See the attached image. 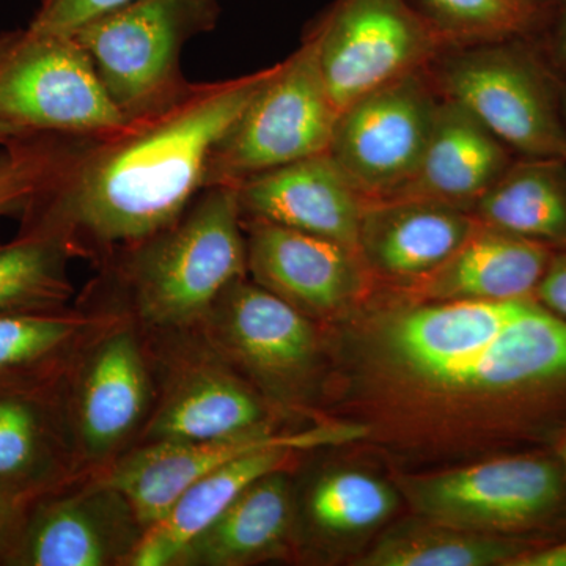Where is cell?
I'll return each mask as SVG.
<instances>
[{"label":"cell","mask_w":566,"mask_h":566,"mask_svg":"<svg viewBox=\"0 0 566 566\" xmlns=\"http://www.w3.org/2000/svg\"><path fill=\"white\" fill-rule=\"evenodd\" d=\"M428 73L442 98L471 112L517 158L566 161L565 80L539 39L447 48Z\"/></svg>","instance_id":"obj_4"},{"label":"cell","mask_w":566,"mask_h":566,"mask_svg":"<svg viewBox=\"0 0 566 566\" xmlns=\"http://www.w3.org/2000/svg\"><path fill=\"white\" fill-rule=\"evenodd\" d=\"M74 256L54 238L18 233L0 244V316L44 314L71 307Z\"/></svg>","instance_id":"obj_28"},{"label":"cell","mask_w":566,"mask_h":566,"mask_svg":"<svg viewBox=\"0 0 566 566\" xmlns=\"http://www.w3.org/2000/svg\"><path fill=\"white\" fill-rule=\"evenodd\" d=\"M441 99L423 69L375 88L340 111L327 151L368 203L394 199L412 180Z\"/></svg>","instance_id":"obj_13"},{"label":"cell","mask_w":566,"mask_h":566,"mask_svg":"<svg viewBox=\"0 0 566 566\" xmlns=\"http://www.w3.org/2000/svg\"><path fill=\"white\" fill-rule=\"evenodd\" d=\"M516 158L471 112L442 98L422 163L394 199L434 200L471 212Z\"/></svg>","instance_id":"obj_22"},{"label":"cell","mask_w":566,"mask_h":566,"mask_svg":"<svg viewBox=\"0 0 566 566\" xmlns=\"http://www.w3.org/2000/svg\"><path fill=\"white\" fill-rule=\"evenodd\" d=\"M197 329L283 416L324 400L331 370L326 326L249 275L223 290Z\"/></svg>","instance_id":"obj_5"},{"label":"cell","mask_w":566,"mask_h":566,"mask_svg":"<svg viewBox=\"0 0 566 566\" xmlns=\"http://www.w3.org/2000/svg\"><path fill=\"white\" fill-rule=\"evenodd\" d=\"M337 107L319 69L311 35L245 107L208 159L205 189L245 178L329 150Z\"/></svg>","instance_id":"obj_9"},{"label":"cell","mask_w":566,"mask_h":566,"mask_svg":"<svg viewBox=\"0 0 566 566\" xmlns=\"http://www.w3.org/2000/svg\"><path fill=\"white\" fill-rule=\"evenodd\" d=\"M219 0H134L71 33L91 57L104 91L125 120L169 106L192 82L181 54L214 31Z\"/></svg>","instance_id":"obj_7"},{"label":"cell","mask_w":566,"mask_h":566,"mask_svg":"<svg viewBox=\"0 0 566 566\" xmlns=\"http://www.w3.org/2000/svg\"><path fill=\"white\" fill-rule=\"evenodd\" d=\"M554 251L556 249L479 222L474 233L438 270L415 285L395 292L419 301L535 297Z\"/></svg>","instance_id":"obj_21"},{"label":"cell","mask_w":566,"mask_h":566,"mask_svg":"<svg viewBox=\"0 0 566 566\" xmlns=\"http://www.w3.org/2000/svg\"><path fill=\"white\" fill-rule=\"evenodd\" d=\"M539 43L547 61L566 81V0H554L549 22Z\"/></svg>","instance_id":"obj_34"},{"label":"cell","mask_w":566,"mask_h":566,"mask_svg":"<svg viewBox=\"0 0 566 566\" xmlns=\"http://www.w3.org/2000/svg\"><path fill=\"white\" fill-rule=\"evenodd\" d=\"M65 385L81 474H98L137 444L155 405L144 331L126 315L104 327L71 360Z\"/></svg>","instance_id":"obj_10"},{"label":"cell","mask_w":566,"mask_h":566,"mask_svg":"<svg viewBox=\"0 0 566 566\" xmlns=\"http://www.w3.org/2000/svg\"><path fill=\"white\" fill-rule=\"evenodd\" d=\"M95 307L148 333L199 326L223 290L248 277L243 216L233 186L203 189L166 229L103 260Z\"/></svg>","instance_id":"obj_3"},{"label":"cell","mask_w":566,"mask_h":566,"mask_svg":"<svg viewBox=\"0 0 566 566\" xmlns=\"http://www.w3.org/2000/svg\"><path fill=\"white\" fill-rule=\"evenodd\" d=\"M547 542L475 534L416 516L395 526L356 562L363 566H509Z\"/></svg>","instance_id":"obj_27"},{"label":"cell","mask_w":566,"mask_h":566,"mask_svg":"<svg viewBox=\"0 0 566 566\" xmlns=\"http://www.w3.org/2000/svg\"><path fill=\"white\" fill-rule=\"evenodd\" d=\"M483 226L551 249L566 248V161L516 158L472 207Z\"/></svg>","instance_id":"obj_24"},{"label":"cell","mask_w":566,"mask_h":566,"mask_svg":"<svg viewBox=\"0 0 566 566\" xmlns=\"http://www.w3.org/2000/svg\"><path fill=\"white\" fill-rule=\"evenodd\" d=\"M398 493L370 472L335 468L315 475L296 491L297 538L308 534L312 542H338L375 531L394 515Z\"/></svg>","instance_id":"obj_25"},{"label":"cell","mask_w":566,"mask_h":566,"mask_svg":"<svg viewBox=\"0 0 566 566\" xmlns=\"http://www.w3.org/2000/svg\"><path fill=\"white\" fill-rule=\"evenodd\" d=\"M450 46L542 39L554 2L543 0H427Z\"/></svg>","instance_id":"obj_29"},{"label":"cell","mask_w":566,"mask_h":566,"mask_svg":"<svg viewBox=\"0 0 566 566\" xmlns=\"http://www.w3.org/2000/svg\"><path fill=\"white\" fill-rule=\"evenodd\" d=\"M509 566H566V536L527 551Z\"/></svg>","instance_id":"obj_35"},{"label":"cell","mask_w":566,"mask_h":566,"mask_svg":"<svg viewBox=\"0 0 566 566\" xmlns=\"http://www.w3.org/2000/svg\"><path fill=\"white\" fill-rule=\"evenodd\" d=\"M144 334L156 398L136 446L223 441L279 431L282 412L197 327Z\"/></svg>","instance_id":"obj_8"},{"label":"cell","mask_w":566,"mask_h":566,"mask_svg":"<svg viewBox=\"0 0 566 566\" xmlns=\"http://www.w3.org/2000/svg\"><path fill=\"white\" fill-rule=\"evenodd\" d=\"M290 469L255 480L182 549L174 566H244L289 557L300 547Z\"/></svg>","instance_id":"obj_20"},{"label":"cell","mask_w":566,"mask_h":566,"mask_svg":"<svg viewBox=\"0 0 566 566\" xmlns=\"http://www.w3.org/2000/svg\"><path fill=\"white\" fill-rule=\"evenodd\" d=\"M543 2H554V0H543Z\"/></svg>","instance_id":"obj_39"},{"label":"cell","mask_w":566,"mask_h":566,"mask_svg":"<svg viewBox=\"0 0 566 566\" xmlns=\"http://www.w3.org/2000/svg\"><path fill=\"white\" fill-rule=\"evenodd\" d=\"M14 136H20V134L14 132V129L9 128V126L3 125V123H0V144H3V142H7Z\"/></svg>","instance_id":"obj_37"},{"label":"cell","mask_w":566,"mask_h":566,"mask_svg":"<svg viewBox=\"0 0 566 566\" xmlns=\"http://www.w3.org/2000/svg\"><path fill=\"white\" fill-rule=\"evenodd\" d=\"M368 430L352 420H329L297 431L223 439V441L151 442L140 444L118 458L109 468L95 474L115 488L132 504L145 531L178 501L197 480L237 458L275 444L303 446L308 452L324 447H340L364 441Z\"/></svg>","instance_id":"obj_14"},{"label":"cell","mask_w":566,"mask_h":566,"mask_svg":"<svg viewBox=\"0 0 566 566\" xmlns=\"http://www.w3.org/2000/svg\"><path fill=\"white\" fill-rule=\"evenodd\" d=\"M274 70L191 84L169 106L115 132L71 134L57 169L20 216L18 233L54 238L74 259L99 264L166 229L203 191L212 148Z\"/></svg>","instance_id":"obj_2"},{"label":"cell","mask_w":566,"mask_h":566,"mask_svg":"<svg viewBox=\"0 0 566 566\" xmlns=\"http://www.w3.org/2000/svg\"><path fill=\"white\" fill-rule=\"evenodd\" d=\"M394 483L416 516L475 534L536 539L566 521L564 471L551 447L446 471L398 472Z\"/></svg>","instance_id":"obj_6"},{"label":"cell","mask_w":566,"mask_h":566,"mask_svg":"<svg viewBox=\"0 0 566 566\" xmlns=\"http://www.w3.org/2000/svg\"><path fill=\"white\" fill-rule=\"evenodd\" d=\"M378 289L326 326L327 397L417 455L549 447L566 427V319L535 297L419 301Z\"/></svg>","instance_id":"obj_1"},{"label":"cell","mask_w":566,"mask_h":566,"mask_svg":"<svg viewBox=\"0 0 566 566\" xmlns=\"http://www.w3.org/2000/svg\"><path fill=\"white\" fill-rule=\"evenodd\" d=\"M248 275L322 324L345 318L378 289L356 249L264 221H244Z\"/></svg>","instance_id":"obj_16"},{"label":"cell","mask_w":566,"mask_h":566,"mask_svg":"<svg viewBox=\"0 0 566 566\" xmlns=\"http://www.w3.org/2000/svg\"><path fill=\"white\" fill-rule=\"evenodd\" d=\"M0 123L18 134H104L125 125L71 33L0 31Z\"/></svg>","instance_id":"obj_11"},{"label":"cell","mask_w":566,"mask_h":566,"mask_svg":"<svg viewBox=\"0 0 566 566\" xmlns=\"http://www.w3.org/2000/svg\"><path fill=\"white\" fill-rule=\"evenodd\" d=\"M66 370L0 379V491L33 504L84 479L71 439Z\"/></svg>","instance_id":"obj_17"},{"label":"cell","mask_w":566,"mask_h":566,"mask_svg":"<svg viewBox=\"0 0 566 566\" xmlns=\"http://www.w3.org/2000/svg\"><path fill=\"white\" fill-rule=\"evenodd\" d=\"M122 315L82 305L44 314L0 316V379L62 374L85 342Z\"/></svg>","instance_id":"obj_26"},{"label":"cell","mask_w":566,"mask_h":566,"mask_svg":"<svg viewBox=\"0 0 566 566\" xmlns=\"http://www.w3.org/2000/svg\"><path fill=\"white\" fill-rule=\"evenodd\" d=\"M564 112H565V120H566V81L564 84Z\"/></svg>","instance_id":"obj_38"},{"label":"cell","mask_w":566,"mask_h":566,"mask_svg":"<svg viewBox=\"0 0 566 566\" xmlns=\"http://www.w3.org/2000/svg\"><path fill=\"white\" fill-rule=\"evenodd\" d=\"M535 300L566 319V248L556 249L535 292Z\"/></svg>","instance_id":"obj_33"},{"label":"cell","mask_w":566,"mask_h":566,"mask_svg":"<svg viewBox=\"0 0 566 566\" xmlns=\"http://www.w3.org/2000/svg\"><path fill=\"white\" fill-rule=\"evenodd\" d=\"M338 112L381 85L428 69L450 46L408 0H335L307 32Z\"/></svg>","instance_id":"obj_12"},{"label":"cell","mask_w":566,"mask_h":566,"mask_svg":"<svg viewBox=\"0 0 566 566\" xmlns=\"http://www.w3.org/2000/svg\"><path fill=\"white\" fill-rule=\"evenodd\" d=\"M476 227L471 212L452 205L378 200L365 208L356 249L378 289L405 290L447 262Z\"/></svg>","instance_id":"obj_19"},{"label":"cell","mask_w":566,"mask_h":566,"mask_svg":"<svg viewBox=\"0 0 566 566\" xmlns=\"http://www.w3.org/2000/svg\"><path fill=\"white\" fill-rule=\"evenodd\" d=\"M549 447L551 450H553L554 455L557 457L558 463L562 465V471H564L566 483V427L558 431L556 438L553 439V442H551Z\"/></svg>","instance_id":"obj_36"},{"label":"cell","mask_w":566,"mask_h":566,"mask_svg":"<svg viewBox=\"0 0 566 566\" xmlns=\"http://www.w3.org/2000/svg\"><path fill=\"white\" fill-rule=\"evenodd\" d=\"M145 528L96 475L36 499L10 566H129Z\"/></svg>","instance_id":"obj_15"},{"label":"cell","mask_w":566,"mask_h":566,"mask_svg":"<svg viewBox=\"0 0 566 566\" xmlns=\"http://www.w3.org/2000/svg\"><path fill=\"white\" fill-rule=\"evenodd\" d=\"M303 446L285 442L253 450L197 480L158 521L147 528L129 566H174L186 546L210 526L255 480L292 468Z\"/></svg>","instance_id":"obj_23"},{"label":"cell","mask_w":566,"mask_h":566,"mask_svg":"<svg viewBox=\"0 0 566 566\" xmlns=\"http://www.w3.org/2000/svg\"><path fill=\"white\" fill-rule=\"evenodd\" d=\"M71 134L25 133L3 142L0 151V218H20L57 169Z\"/></svg>","instance_id":"obj_30"},{"label":"cell","mask_w":566,"mask_h":566,"mask_svg":"<svg viewBox=\"0 0 566 566\" xmlns=\"http://www.w3.org/2000/svg\"><path fill=\"white\" fill-rule=\"evenodd\" d=\"M134 0H40L29 28L41 32L73 33L103 14Z\"/></svg>","instance_id":"obj_31"},{"label":"cell","mask_w":566,"mask_h":566,"mask_svg":"<svg viewBox=\"0 0 566 566\" xmlns=\"http://www.w3.org/2000/svg\"><path fill=\"white\" fill-rule=\"evenodd\" d=\"M233 188L244 221L277 223L356 249L368 202L329 151L253 175Z\"/></svg>","instance_id":"obj_18"},{"label":"cell","mask_w":566,"mask_h":566,"mask_svg":"<svg viewBox=\"0 0 566 566\" xmlns=\"http://www.w3.org/2000/svg\"><path fill=\"white\" fill-rule=\"evenodd\" d=\"M31 505L0 491V566H10Z\"/></svg>","instance_id":"obj_32"}]
</instances>
